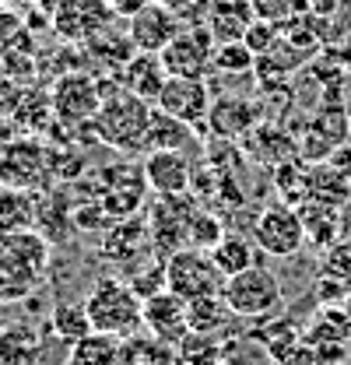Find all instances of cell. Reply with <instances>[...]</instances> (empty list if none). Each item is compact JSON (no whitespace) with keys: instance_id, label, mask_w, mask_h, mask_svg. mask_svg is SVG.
I'll list each match as a JSON object with an SVG mask.
<instances>
[{"instance_id":"6da1fadb","label":"cell","mask_w":351,"mask_h":365,"mask_svg":"<svg viewBox=\"0 0 351 365\" xmlns=\"http://www.w3.org/2000/svg\"><path fill=\"white\" fill-rule=\"evenodd\" d=\"M151 113H155V106L148 98H141L127 88H106V98L91 120V130L102 144L133 155V151H144Z\"/></svg>"},{"instance_id":"7a4b0ae2","label":"cell","mask_w":351,"mask_h":365,"mask_svg":"<svg viewBox=\"0 0 351 365\" xmlns=\"http://www.w3.org/2000/svg\"><path fill=\"white\" fill-rule=\"evenodd\" d=\"M85 306L88 317H91V327L102 330V334H113L120 341L133 337L144 327V302L120 277H98L88 292Z\"/></svg>"},{"instance_id":"3957f363","label":"cell","mask_w":351,"mask_h":365,"mask_svg":"<svg viewBox=\"0 0 351 365\" xmlns=\"http://www.w3.org/2000/svg\"><path fill=\"white\" fill-rule=\"evenodd\" d=\"M221 292H225L232 313L239 319H267V317H274L281 309V302H285V292H281L278 274L270 271V267H263V264H253V267H246L243 274L228 277Z\"/></svg>"},{"instance_id":"277c9868","label":"cell","mask_w":351,"mask_h":365,"mask_svg":"<svg viewBox=\"0 0 351 365\" xmlns=\"http://www.w3.org/2000/svg\"><path fill=\"white\" fill-rule=\"evenodd\" d=\"M166 288L176 292L179 299L193 302L200 295H215L225 288V274L215 267L208 250H193L183 246L166 257Z\"/></svg>"},{"instance_id":"5b68a950","label":"cell","mask_w":351,"mask_h":365,"mask_svg":"<svg viewBox=\"0 0 351 365\" xmlns=\"http://www.w3.org/2000/svg\"><path fill=\"white\" fill-rule=\"evenodd\" d=\"M250 232H253L257 250L267 253V257H278V260H288V257H295L306 246L302 215H299V207H288V204L263 207Z\"/></svg>"},{"instance_id":"8992f818","label":"cell","mask_w":351,"mask_h":365,"mask_svg":"<svg viewBox=\"0 0 351 365\" xmlns=\"http://www.w3.org/2000/svg\"><path fill=\"white\" fill-rule=\"evenodd\" d=\"M215 49H218L215 36L208 32L204 21H197V25H183L179 36L158 56L169 78H208L215 67Z\"/></svg>"},{"instance_id":"52a82bcc","label":"cell","mask_w":351,"mask_h":365,"mask_svg":"<svg viewBox=\"0 0 351 365\" xmlns=\"http://www.w3.org/2000/svg\"><path fill=\"white\" fill-rule=\"evenodd\" d=\"M49 151L39 140H7L0 148V186L11 190H39L49 182Z\"/></svg>"},{"instance_id":"ba28073f","label":"cell","mask_w":351,"mask_h":365,"mask_svg":"<svg viewBox=\"0 0 351 365\" xmlns=\"http://www.w3.org/2000/svg\"><path fill=\"white\" fill-rule=\"evenodd\" d=\"M200 207V200L193 193H176V197H155L151 215H148V232H151V246L162 250L166 257L186 246V225L190 215Z\"/></svg>"},{"instance_id":"9c48e42d","label":"cell","mask_w":351,"mask_h":365,"mask_svg":"<svg viewBox=\"0 0 351 365\" xmlns=\"http://www.w3.org/2000/svg\"><path fill=\"white\" fill-rule=\"evenodd\" d=\"M211 88H208V78H169L162 91H158V98H155V106L162 109V113H169L176 120H183V123H190L193 130H208V113H211Z\"/></svg>"},{"instance_id":"30bf717a","label":"cell","mask_w":351,"mask_h":365,"mask_svg":"<svg viewBox=\"0 0 351 365\" xmlns=\"http://www.w3.org/2000/svg\"><path fill=\"white\" fill-rule=\"evenodd\" d=\"M98 85L102 81H91L81 71H74L71 78L63 74L56 81V88H53V98H49L56 120H63L71 127H91V120H95V113H98V106L106 98V91Z\"/></svg>"},{"instance_id":"8fae6325","label":"cell","mask_w":351,"mask_h":365,"mask_svg":"<svg viewBox=\"0 0 351 365\" xmlns=\"http://www.w3.org/2000/svg\"><path fill=\"white\" fill-rule=\"evenodd\" d=\"M113 14L116 11L109 7V0H60L53 7V29L60 39L85 43L106 32Z\"/></svg>"},{"instance_id":"7c38bea8","label":"cell","mask_w":351,"mask_h":365,"mask_svg":"<svg viewBox=\"0 0 351 365\" xmlns=\"http://www.w3.org/2000/svg\"><path fill=\"white\" fill-rule=\"evenodd\" d=\"M179 29H183V18L176 14L173 7H166L162 0H151V4H144L137 14H131L127 39H131L133 49H141V53H162V49L179 36Z\"/></svg>"},{"instance_id":"4fadbf2b","label":"cell","mask_w":351,"mask_h":365,"mask_svg":"<svg viewBox=\"0 0 351 365\" xmlns=\"http://www.w3.org/2000/svg\"><path fill=\"white\" fill-rule=\"evenodd\" d=\"M144 193H148V180H144L141 165H109L102 176V200L98 204L109 211L113 222H123V218L137 215Z\"/></svg>"},{"instance_id":"5bb4252c","label":"cell","mask_w":351,"mask_h":365,"mask_svg":"<svg viewBox=\"0 0 351 365\" xmlns=\"http://www.w3.org/2000/svg\"><path fill=\"white\" fill-rule=\"evenodd\" d=\"M144 330L176 348V344L190 334L186 299H179L169 288H162V292H155L151 299H144Z\"/></svg>"},{"instance_id":"9a60e30c","label":"cell","mask_w":351,"mask_h":365,"mask_svg":"<svg viewBox=\"0 0 351 365\" xmlns=\"http://www.w3.org/2000/svg\"><path fill=\"white\" fill-rule=\"evenodd\" d=\"M144 180L148 190L155 197H176V193H190V180H193V169L186 162L183 151H148L144 162Z\"/></svg>"},{"instance_id":"2e32d148","label":"cell","mask_w":351,"mask_h":365,"mask_svg":"<svg viewBox=\"0 0 351 365\" xmlns=\"http://www.w3.org/2000/svg\"><path fill=\"white\" fill-rule=\"evenodd\" d=\"M257 106L250 98H239V95H221L211 102V113H208V130L211 137L221 140H239L257 127Z\"/></svg>"},{"instance_id":"e0dca14e","label":"cell","mask_w":351,"mask_h":365,"mask_svg":"<svg viewBox=\"0 0 351 365\" xmlns=\"http://www.w3.org/2000/svg\"><path fill=\"white\" fill-rule=\"evenodd\" d=\"M253 21L257 14L250 0H208L204 25L215 36V43H239Z\"/></svg>"},{"instance_id":"ac0fdd59","label":"cell","mask_w":351,"mask_h":365,"mask_svg":"<svg viewBox=\"0 0 351 365\" xmlns=\"http://www.w3.org/2000/svg\"><path fill=\"white\" fill-rule=\"evenodd\" d=\"M166 81H169V71H166V63H162L158 53H141V49H133L131 60L120 67V88L133 91V95H141V98H148V102L158 98V91H162Z\"/></svg>"},{"instance_id":"d6986e66","label":"cell","mask_w":351,"mask_h":365,"mask_svg":"<svg viewBox=\"0 0 351 365\" xmlns=\"http://www.w3.org/2000/svg\"><path fill=\"white\" fill-rule=\"evenodd\" d=\"M197 137H200V130H193L190 123L176 120V116L162 113V109L155 106L151 127H148V137H144V155H148V151H186V148L197 144Z\"/></svg>"},{"instance_id":"ffe728a7","label":"cell","mask_w":351,"mask_h":365,"mask_svg":"<svg viewBox=\"0 0 351 365\" xmlns=\"http://www.w3.org/2000/svg\"><path fill=\"white\" fill-rule=\"evenodd\" d=\"M186 317H190V330H200V334H218L225 337L235 323V313L225 299V292H215V295H200L193 302H186Z\"/></svg>"},{"instance_id":"44dd1931","label":"cell","mask_w":351,"mask_h":365,"mask_svg":"<svg viewBox=\"0 0 351 365\" xmlns=\"http://www.w3.org/2000/svg\"><path fill=\"white\" fill-rule=\"evenodd\" d=\"M39 277H43V271L29 267L25 260H18L11 253H0V306L25 302L39 288Z\"/></svg>"},{"instance_id":"7402d4cb","label":"cell","mask_w":351,"mask_h":365,"mask_svg":"<svg viewBox=\"0 0 351 365\" xmlns=\"http://www.w3.org/2000/svg\"><path fill=\"white\" fill-rule=\"evenodd\" d=\"M43 344V334L29 323H4L0 327V365H32Z\"/></svg>"},{"instance_id":"603a6c76","label":"cell","mask_w":351,"mask_h":365,"mask_svg":"<svg viewBox=\"0 0 351 365\" xmlns=\"http://www.w3.org/2000/svg\"><path fill=\"white\" fill-rule=\"evenodd\" d=\"M299 215H302V225H306V242L320 246V250H330L341 239V211L337 207L306 200V204H299Z\"/></svg>"},{"instance_id":"cb8c5ba5","label":"cell","mask_w":351,"mask_h":365,"mask_svg":"<svg viewBox=\"0 0 351 365\" xmlns=\"http://www.w3.org/2000/svg\"><path fill=\"white\" fill-rule=\"evenodd\" d=\"M348 197H351V176H345L334 162L330 165L316 162L309 169V200L341 207V204H348Z\"/></svg>"},{"instance_id":"d4e9b609","label":"cell","mask_w":351,"mask_h":365,"mask_svg":"<svg viewBox=\"0 0 351 365\" xmlns=\"http://www.w3.org/2000/svg\"><path fill=\"white\" fill-rule=\"evenodd\" d=\"M232 351V344L218 334H200L190 330L179 344H176V365H218Z\"/></svg>"},{"instance_id":"484cf974","label":"cell","mask_w":351,"mask_h":365,"mask_svg":"<svg viewBox=\"0 0 351 365\" xmlns=\"http://www.w3.org/2000/svg\"><path fill=\"white\" fill-rule=\"evenodd\" d=\"M0 253H11V257L25 260L29 267L46 271L49 242H46L43 232H36V228H11V232H0Z\"/></svg>"},{"instance_id":"4316f807","label":"cell","mask_w":351,"mask_h":365,"mask_svg":"<svg viewBox=\"0 0 351 365\" xmlns=\"http://www.w3.org/2000/svg\"><path fill=\"white\" fill-rule=\"evenodd\" d=\"M151 242V232L144 222H137V218H123V222H113V228L106 232V257L109 260H123L127 264V257L133 253H141L144 246Z\"/></svg>"},{"instance_id":"83f0119b","label":"cell","mask_w":351,"mask_h":365,"mask_svg":"<svg viewBox=\"0 0 351 365\" xmlns=\"http://www.w3.org/2000/svg\"><path fill=\"white\" fill-rule=\"evenodd\" d=\"M120 348L123 341L102 330H91L78 344H71V359L67 365H120Z\"/></svg>"},{"instance_id":"f1b7e54d","label":"cell","mask_w":351,"mask_h":365,"mask_svg":"<svg viewBox=\"0 0 351 365\" xmlns=\"http://www.w3.org/2000/svg\"><path fill=\"white\" fill-rule=\"evenodd\" d=\"M208 253H211L215 267L225 274V281L257 264V242H253V239H246V235H225L218 246H215V250H208Z\"/></svg>"},{"instance_id":"f546056e","label":"cell","mask_w":351,"mask_h":365,"mask_svg":"<svg viewBox=\"0 0 351 365\" xmlns=\"http://www.w3.org/2000/svg\"><path fill=\"white\" fill-rule=\"evenodd\" d=\"M120 365H176V348L158 341L155 334H133L120 348Z\"/></svg>"},{"instance_id":"4dcf8cb0","label":"cell","mask_w":351,"mask_h":365,"mask_svg":"<svg viewBox=\"0 0 351 365\" xmlns=\"http://www.w3.org/2000/svg\"><path fill=\"white\" fill-rule=\"evenodd\" d=\"M36 207H39V200L32 197V190L0 186V232L32 228L36 225Z\"/></svg>"},{"instance_id":"1f68e13d","label":"cell","mask_w":351,"mask_h":365,"mask_svg":"<svg viewBox=\"0 0 351 365\" xmlns=\"http://www.w3.org/2000/svg\"><path fill=\"white\" fill-rule=\"evenodd\" d=\"M49 330L67 341V344H78L81 337H88L95 327H91V317H88L85 302H60L53 313H49Z\"/></svg>"},{"instance_id":"d6a6232c","label":"cell","mask_w":351,"mask_h":365,"mask_svg":"<svg viewBox=\"0 0 351 365\" xmlns=\"http://www.w3.org/2000/svg\"><path fill=\"white\" fill-rule=\"evenodd\" d=\"M253 67H257V56H253V49L243 43H218L215 49V74L218 78H253Z\"/></svg>"},{"instance_id":"836d02e7","label":"cell","mask_w":351,"mask_h":365,"mask_svg":"<svg viewBox=\"0 0 351 365\" xmlns=\"http://www.w3.org/2000/svg\"><path fill=\"white\" fill-rule=\"evenodd\" d=\"M221 239H225L221 218L211 215L208 207H197L190 215V225H186V246H193V250H215Z\"/></svg>"},{"instance_id":"e575fe53","label":"cell","mask_w":351,"mask_h":365,"mask_svg":"<svg viewBox=\"0 0 351 365\" xmlns=\"http://www.w3.org/2000/svg\"><path fill=\"white\" fill-rule=\"evenodd\" d=\"M250 4L260 21H274V25H285L306 11V0H250Z\"/></svg>"},{"instance_id":"d590c367","label":"cell","mask_w":351,"mask_h":365,"mask_svg":"<svg viewBox=\"0 0 351 365\" xmlns=\"http://www.w3.org/2000/svg\"><path fill=\"white\" fill-rule=\"evenodd\" d=\"M127 284L137 292V299H141V302H144V299H151L155 292H162V288H166V264H155V260H151L148 267L133 271Z\"/></svg>"},{"instance_id":"8d00e7d4","label":"cell","mask_w":351,"mask_h":365,"mask_svg":"<svg viewBox=\"0 0 351 365\" xmlns=\"http://www.w3.org/2000/svg\"><path fill=\"white\" fill-rule=\"evenodd\" d=\"M243 43L253 49V56H263V53H270L274 46L281 43V25H274V21H260V18H257V21L246 29Z\"/></svg>"},{"instance_id":"74e56055","label":"cell","mask_w":351,"mask_h":365,"mask_svg":"<svg viewBox=\"0 0 351 365\" xmlns=\"http://www.w3.org/2000/svg\"><path fill=\"white\" fill-rule=\"evenodd\" d=\"M323 274L341 277V281H351V235L337 239V242L327 250V257H323Z\"/></svg>"},{"instance_id":"f35d334b","label":"cell","mask_w":351,"mask_h":365,"mask_svg":"<svg viewBox=\"0 0 351 365\" xmlns=\"http://www.w3.org/2000/svg\"><path fill=\"white\" fill-rule=\"evenodd\" d=\"M21 36H25V25H21V18H18L14 11L0 7V49H7L11 43H18Z\"/></svg>"},{"instance_id":"ab89813d","label":"cell","mask_w":351,"mask_h":365,"mask_svg":"<svg viewBox=\"0 0 351 365\" xmlns=\"http://www.w3.org/2000/svg\"><path fill=\"white\" fill-rule=\"evenodd\" d=\"M337 7H341V0H306V11L323 14V18H334V14H337Z\"/></svg>"},{"instance_id":"60d3db41","label":"cell","mask_w":351,"mask_h":365,"mask_svg":"<svg viewBox=\"0 0 351 365\" xmlns=\"http://www.w3.org/2000/svg\"><path fill=\"white\" fill-rule=\"evenodd\" d=\"M144 4H151V0H109V7H113L116 14H137Z\"/></svg>"},{"instance_id":"b9f144b4","label":"cell","mask_w":351,"mask_h":365,"mask_svg":"<svg viewBox=\"0 0 351 365\" xmlns=\"http://www.w3.org/2000/svg\"><path fill=\"white\" fill-rule=\"evenodd\" d=\"M218 365H243V362H239V359H235V355H232V351H228V355H225V359H221Z\"/></svg>"}]
</instances>
